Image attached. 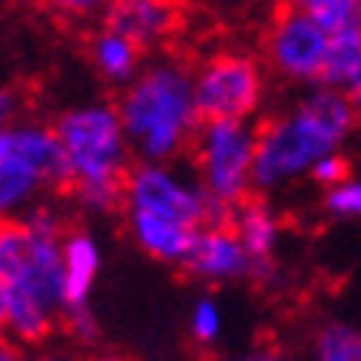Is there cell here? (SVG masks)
I'll return each mask as SVG.
<instances>
[{
  "label": "cell",
  "mask_w": 361,
  "mask_h": 361,
  "mask_svg": "<svg viewBox=\"0 0 361 361\" xmlns=\"http://www.w3.org/2000/svg\"><path fill=\"white\" fill-rule=\"evenodd\" d=\"M54 130L70 166V192L87 216L123 209V183L133 169V146L120 110L110 99H83L66 106Z\"/></svg>",
  "instance_id": "5"
},
{
  "label": "cell",
  "mask_w": 361,
  "mask_h": 361,
  "mask_svg": "<svg viewBox=\"0 0 361 361\" xmlns=\"http://www.w3.org/2000/svg\"><path fill=\"white\" fill-rule=\"evenodd\" d=\"M63 325H66V335H70V341H77V345H93V341L99 338V322H97V315L90 312V305L66 312V315H63Z\"/></svg>",
  "instance_id": "21"
},
{
  "label": "cell",
  "mask_w": 361,
  "mask_h": 361,
  "mask_svg": "<svg viewBox=\"0 0 361 361\" xmlns=\"http://www.w3.org/2000/svg\"><path fill=\"white\" fill-rule=\"evenodd\" d=\"M229 361H292L288 355H282L279 348H252V351H242L235 358Z\"/></svg>",
  "instance_id": "26"
},
{
  "label": "cell",
  "mask_w": 361,
  "mask_h": 361,
  "mask_svg": "<svg viewBox=\"0 0 361 361\" xmlns=\"http://www.w3.org/2000/svg\"><path fill=\"white\" fill-rule=\"evenodd\" d=\"M103 27L130 37L140 50H159L183 30L179 0H110Z\"/></svg>",
  "instance_id": "11"
},
{
  "label": "cell",
  "mask_w": 361,
  "mask_h": 361,
  "mask_svg": "<svg viewBox=\"0 0 361 361\" xmlns=\"http://www.w3.org/2000/svg\"><path fill=\"white\" fill-rule=\"evenodd\" d=\"M103 269V249L90 229H66L63 235V302L66 312L90 305Z\"/></svg>",
  "instance_id": "13"
},
{
  "label": "cell",
  "mask_w": 361,
  "mask_h": 361,
  "mask_svg": "<svg viewBox=\"0 0 361 361\" xmlns=\"http://www.w3.org/2000/svg\"><path fill=\"white\" fill-rule=\"evenodd\" d=\"M285 4L292 11H302L308 17H315L331 33L348 30V27H361V0H285Z\"/></svg>",
  "instance_id": "17"
},
{
  "label": "cell",
  "mask_w": 361,
  "mask_h": 361,
  "mask_svg": "<svg viewBox=\"0 0 361 361\" xmlns=\"http://www.w3.org/2000/svg\"><path fill=\"white\" fill-rule=\"evenodd\" d=\"M142 54L146 50H140L130 37H123V33L110 30V27L97 30L93 40H90V63L97 66V73L110 87L120 90L142 70Z\"/></svg>",
  "instance_id": "14"
},
{
  "label": "cell",
  "mask_w": 361,
  "mask_h": 361,
  "mask_svg": "<svg viewBox=\"0 0 361 361\" xmlns=\"http://www.w3.org/2000/svg\"><path fill=\"white\" fill-rule=\"evenodd\" d=\"M189 279L202 285H232L255 279V262H252L249 249L242 245L229 219L209 222L192 235L186 259H183Z\"/></svg>",
  "instance_id": "10"
},
{
  "label": "cell",
  "mask_w": 361,
  "mask_h": 361,
  "mask_svg": "<svg viewBox=\"0 0 361 361\" xmlns=\"http://www.w3.org/2000/svg\"><path fill=\"white\" fill-rule=\"evenodd\" d=\"M348 163H345V156H325V159H322V163L315 166V169H312V176H308V179H312V183H315L318 189H322V192H325V189H331L335 186V183H341V179H348Z\"/></svg>",
  "instance_id": "22"
},
{
  "label": "cell",
  "mask_w": 361,
  "mask_h": 361,
  "mask_svg": "<svg viewBox=\"0 0 361 361\" xmlns=\"http://www.w3.org/2000/svg\"><path fill=\"white\" fill-rule=\"evenodd\" d=\"M322 206L331 219L338 222H361V176H348L322 192Z\"/></svg>",
  "instance_id": "19"
},
{
  "label": "cell",
  "mask_w": 361,
  "mask_h": 361,
  "mask_svg": "<svg viewBox=\"0 0 361 361\" xmlns=\"http://www.w3.org/2000/svg\"><path fill=\"white\" fill-rule=\"evenodd\" d=\"M229 226L249 249L252 262H255V279L259 282H275L279 279V249H282L285 222L282 212L269 202L265 196H249L245 202L229 212Z\"/></svg>",
  "instance_id": "12"
},
{
  "label": "cell",
  "mask_w": 361,
  "mask_h": 361,
  "mask_svg": "<svg viewBox=\"0 0 361 361\" xmlns=\"http://www.w3.org/2000/svg\"><path fill=\"white\" fill-rule=\"evenodd\" d=\"M23 120V93L17 87H0V130Z\"/></svg>",
  "instance_id": "24"
},
{
  "label": "cell",
  "mask_w": 361,
  "mask_h": 361,
  "mask_svg": "<svg viewBox=\"0 0 361 361\" xmlns=\"http://www.w3.org/2000/svg\"><path fill=\"white\" fill-rule=\"evenodd\" d=\"M70 189V166L54 123L27 120L0 130V222H17Z\"/></svg>",
  "instance_id": "6"
},
{
  "label": "cell",
  "mask_w": 361,
  "mask_h": 361,
  "mask_svg": "<svg viewBox=\"0 0 361 361\" xmlns=\"http://www.w3.org/2000/svg\"><path fill=\"white\" fill-rule=\"evenodd\" d=\"M123 219L140 252L163 265H183L192 235L226 216L209 199L192 166L179 159H136L123 183Z\"/></svg>",
  "instance_id": "2"
},
{
  "label": "cell",
  "mask_w": 361,
  "mask_h": 361,
  "mask_svg": "<svg viewBox=\"0 0 361 361\" xmlns=\"http://www.w3.org/2000/svg\"><path fill=\"white\" fill-rule=\"evenodd\" d=\"M90 361H126V358H120V355H97V358H90Z\"/></svg>",
  "instance_id": "28"
},
{
  "label": "cell",
  "mask_w": 361,
  "mask_h": 361,
  "mask_svg": "<svg viewBox=\"0 0 361 361\" xmlns=\"http://www.w3.org/2000/svg\"><path fill=\"white\" fill-rule=\"evenodd\" d=\"M37 361H90L77 341H47L37 348Z\"/></svg>",
  "instance_id": "23"
},
{
  "label": "cell",
  "mask_w": 361,
  "mask_h": 361,
  "mask_svg": "<svg viewBox=\"0 0 361 361\" xmlns=\"http://www.w3.org/2000/svg\"><path fill=\"white\" fill-rule=\"evenodd\" d=\"M341 93L348 97L351 110L358 113V120H361V66H358V70H355V73H351V77H348V83L341 87Z\"/></svg>",
  "instance_id": "27"
},
{
  "label": "cell",
  "mask_w": 361,
  "mask_h": 361,
  "mask_svg": "<svg viewBox=\"0 0 361 361\" xmlns=\"http://www.w3.org/2000/svg\"><path fill=\"white\" fill-rule=\"evenodd\" d=\"M329 50V27L292 7L275 13L265 30V66L292 87H322Z\"/></svg>",
  "instance_id": "9"
},
{
  "label": "cell",
  "mask_w": 361,
  "mask_h": 361,
  "mask_svg": "<svg viewBox=\"0 0 361 361\" xmlns=\"http://www.w3.org/2000/svg\"><path fill=\"white\" fill-rule=\"evenodd\" d=\"M47 13H54L56 20L66 23H90V20H103L110 0H37Z\"/></svg>",
  "instance_id": "20"
},
{
  "label": "cell",
  "mask_w": 361,
  "mask_h": 361,
  "mask_svg": "<svg viewBox=\"0 0 361 361\" xmlns=\"http://www.w3.org/2000/svg\"><path fill=\"white\" fill-rule=\"evenodd\" d=\"M312 361H361V325L325 322L312 335Z\"/></svg>",
  "instance_id": "15"
},
{
  "label": "cell",
  "mask_w": 361,
  "mask_h": 361,
  "mask_svg": "<svg viewBox=\"0 0 361 361\" xmlns=\"http://www.w3.org/2000/svg\"><path fill=\"white\" fill-rule=\"evenodd\" d=\"M358 126V113L335 87H308L288 110L259 126L255 192L272 196L312 176L325 156H338Z\"/></svg>",
  "instance_id": "3"
},
{
  "label": "cell",
  "mask_w": 361,
  "mask_h": 361,
  "mask_svg": "<svg viewBox=\"0 0 361 361\" xmlns=\"http://www.w3.org/2000/svg\"><path fill=\"white\" fill-rule=\"evenodd\" d=\"M226 331V312L212 295H202L189 308V335L196 345H216Z\"/></svg>",
  "instance_id": "18"
},
{
  "label": "cell",
  "mask_w": 361,
  "mask_h": 361,
  "mask_svg": "<svg viewBox=\"0 0 361 361\" xmlns=\"http://www.w3.org/2000/svg\"><path fill=\"white\" fill-rule=\"evenodd\" d=\"M269 97V73L245 50H219L196 66V99L202 120H255Z\"/></svg>",
  "instance_id": "8"
},
{
  "label": "cell",
  "mask_w": 361,
  "mask_h": 361,
  "mask_svg": "<svg viewBox=\"0 0 361 361\" xmlns=\"http://www.w3.org/2000/svg\"><path fill=\"white\" fill-rule=\"evenodd\" d=\"M66 216L40 202L17 222H0V335L40 348L66 315L63 235Z\"/></svg>",
  "instance_id": "1"
},
{
  "label": "cell",
  "mask_w": 361,
  "mask_h": 361,
  "mask_svg": "<svg viewBox=\"0 0 361 361\" xmlns=\"http://www.w3.org/2000/svg\"><path fill=\"white\" fill-rule=\"evenodd\" d=\"M259 126L249 120H206L192 140V169L222 216L255 192Z\"/></svg>",
  "instance_id": "7"
},
{
  "label": "cell",
  "mask_w": 361,
  "mask_h": 361,
  "mask_svg": "<svg viewBox=\"0 0 361 361\" xmlns=\"http://www.w3.org/2000/svg\"><path fill=\"white\" fill-rule=\"evenodd\" d=\"M0 361H37V351L0 335Z\"/></svg>",
  "instance_id": "25"
},
{
  "label": "cell",
  "mask_w": 361,
  "mask_h": 361,
  "mask_svg": "<svg viewBox=\"0 0 361 361\" xmlns=\"http://www.w3.org/2000/svg\"><path fill=\"white\" fill-rule=\"evenodd\" d=\"M358 66H361V27L335 30L331 33L329 66H325V80H322V87L341 90Z\"/></svg>",
  "instance_id": "16"
},
{
  "label": "cell",
  "mask_w": 361,
  "mask_h": 361,
  "mask_svg": "<svg viewBox=\"0 0 361 361\" xmlns=\"http://www.w3.org/2000/svg\"><path fill=\"white\" fill-rule=\"evenodd\" d=\"M133 156L142 163L179 159L192 149L202 110L196 99V70L179 56H156L120 90L116 99Z\"/></svg>",
  "instance_id": "4"
}]
</instances>
